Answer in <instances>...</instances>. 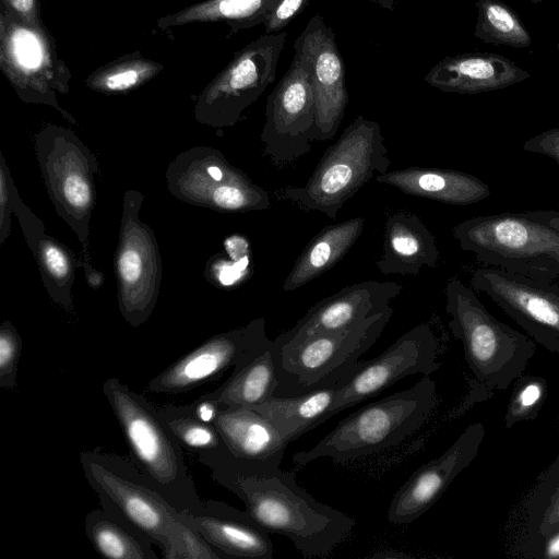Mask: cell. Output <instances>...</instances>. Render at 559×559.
Listing matches in <instances>:
<instances>
[{
    "mask_svg": "<svg viewBox=\"0 0 559 559\" xmlns=\"http://www.w3.org/2000/svg\"><path fill=\"white\" fill-rule=\"evenodd\" d=\"M80 462L102 508L126 520L164 552L179 511L158 492L134 462L100 450L83 451Z\"/></svg>",
    "mask_w": 559,
    "mask_h": 559,
    "instance_id": "9",
    "label": "cell"
},
{
    "mask_svg": "<svg viewBox=\"0 0 559 559\" xmlns=\"http://www.w3.org/2000/svg\"><path fill=\"white\" fill-rule=\"evenodd\" d=\"M34 147L52 205L76 235L83 263H88L90 222L96 202L98 162L71 129L57 124L43 127L34 136Z\"/></svg>",
    "mask_w": 559,
    "mask_h": 559,
    "instance_id": "8",
    "label": "cell"
},
{
    "mask_svg": "<svg viewBox=\"0 0 559 559\" xmlns=\"http://www.w3.org/2000/svg\"><path fill=\"white\" fill-rule=\"evenodd\" d=\"M484 436L483 424L469 425L444 453L417 468L393 496L388 521L407 525L427 512L475 459Z\"/></svg>",
    "mask_w": 559,
    "mask_h": 559,
    "instance_id": "19",
    "label": "cell"
},
{
    "mask_svg": "<svg viewBox=\"0 0 559 559\" xmlns=\"http://www.w3.org/2000/svg\"><path fill=\"white\" fill-rule=\"evenodd\" d=\"M522 214L531 219L546 224L559 231V211L556 210H536L525 211Z\"/></svg>",
    "mask_w": 559,
    "mask_h": 559,
    "instance_id": "45",
    "label": "cell"
},
{
    "mask_svg": "<svg viewBox=\"0 0 559 559\" xmlns=\"http://www.w3.org/2000/svg\"><path fill=\"white\" fill-rule=\"evenodd\" d=\"M471 285L491 298L534 342L559 354L557 284L488 266L472 274Z\"/></svg>",
    "mask_w": 559,
    "mask_h": 559,
    "instance_id": "16",
    "label": "cell"
},
{
    "mask_svg": "<svg viewBox=\"0 0 559 559\" xmlns=\"http://www.w3.org/2000/svg\"><path fill=\"white\" fill-rule=\"evenodd\" d=\"M213 480L235 493L269 533L286 536L304 557H324L344 543L356 521L317 501L292 472L276 464L240 461L226 452L197 460Z\"/></svg>",
    "mask_w": 559,
    "mask_h": 559,
    "instance_id": "1",
    "label": "cell"
},
{
    "mask_svg": "<svg viewBox=\"0 0 559 559\" xmlns=\"http://www.w3.org/2000/svg\"><path fill=\"white\" fill-rule=\"evenodd\" d=\"M452 234L462 250L490 267L559 278V231L522 213L472 217L455 225Z\"/></svg>",
    "mask_w": 559,
    "mask_h": 559,
    "instance_id": "7",
    "label": "cell"
},
{
    "mask_svg": "<svg viewBox=\"0 0 559 559\" xmlns=\"http://www.w3.org/2000/svg\"><path fill=\"white\" fill-rule=\"evenodd\" d=\"M535 550L539 551L538 557L544 559L559 558V528L540 539L535 546Z\"/></svg>",
    "mask_w": 559,
    "mask_h": 559,
    "instance_id": "44",
    "label": "cell"
},
{
    "mask_svg": "<svg viewBox=\"0 0 559 559\" xmlns=\"http://www.w3.org/2000/svg\"><path fill=\"white\" fill-rule=\"evenodd\" d=\"M336 390L337 384L299 395H274L252 408L290 442L329 419Z\"/></svg>",
    "mask_w": 559,
    "mask_h": 559,
    "instance_id": "28",
    "label": "cell"
},
{
    "mask_svg": "<svg viewBox=\"0 0 559 559\" xmlns=\"http://www.w3.org/2000/svg\"><path fill=\"white\" fill-rule=\"evenodd\" d=\"M156 411L185 451L193 454L197 460L229 452L214 424L198 419L183 405H163L156 407Z\"/></svg>",
    "mask_w": 559,
    "mask_h": 559,
    "instance_id": "33",
    "label": "cell"
},
{
    "mask_svg": "<svg viewBox=\"0 0 559 559\" xmlns=\"http://www.w3.org/2000/svg\"><path fill=\"white\" fill-rule=\"evenodd\" d=\"M103 393L134 464L177 511L198 507L203 499L189 472L186 451L162 421L156 407L115 377L103 383Z\"/></svg>",
    "mask_w": 559,
    "mask_h": 559,
    "instance_id": "2",
    "label": "cell"
},
{
    "mask_svg": "<svg viewBox=\"0 0 559 559\" xmlns=\"http://www.w3.org/2000/svg\"><path fill=\"white\" fill-rule=\"evenodd\" d=\"M365 218L357 216L321 229L305 247L283 282L285 292H293L334 266L362 233Z\"/></svg>",
    "mask_w": 559,
    "mask_h": 559,
    "instance_id": "27",
    "label": "cell"
},
{
    "mask_svg": "<svg viewBox=\"0 0 559 559\" xmlns=\"http://www.w3.org/2000/svg\"><path fill=\"white\" fill-rule=\"evenodd\" d=\"M287 33L264 34L237 51L197 98L194 118L215 129L235 126L275 81Z\"/></svg>",
    "mask_w": 559,
    "mask_h": 559,
    "instance_id": "12",
    "label": "cell"
},
{
    "mask_svg": "<svg viewBox=\"0 0 559 559\" xmlns=\"http://www.w3.org/2000/svg\"><path fill=\"white\" fill-rule=\"evenodd\" d=\"M14 182L4 156L0 154V245L9 237L11 230V216L13 214Z\"/></svg>",
    "mask_w": 559,
    "mask_h": 559,
    "instance_id": "39",
    "label": "cell"
},
{
    "mask_svg": "<svg viewBox=\"0 0 559 559\" xmlns=\"http://www.w3.org/2000/svg\"><path fill=\"white\" fill-rule=\"evenodd\" d=\"M368 1H371L376 4H378L379 7H381L382 9H385L389 11H393L395 8V0H368Z\"/></svg>",
    "mask_w": 559,
    "mask_h": 559,
    "instance_id": "47",
    "label": "cell"
},
{
    "mask_svg": "<svg viewBox=\"0 0 559 559\" xmlns=\"http://www.w3.org/2000/svg\"><path fill=\"white\" fill-rule=\"evenodd\" d=\"M1 4L23 22L44 25L39 0H1Z\"/></svg>",
    "mask_w": 559,
    "mask_h": 559,
    "instance_id": "42",
    "label": "cell"
},
{
    "mask_svg": "<svg viewBox=\"0 0 559 559\" xmlns=\"http://www.w3.org/2000/svg\"><path fill=\"white\" fill-rule=\"evenodd\" d=\"M546 394L545 381L535 376L522 378L506 414V426L536 417Z\"/></svg>",
    "mask_w": 559,
    "mask_h": 559,
    "instance_id": "37",
    "label": "cell"
},
{
    "mask_svg": "<svg viewBox=\"0 0 559 559\" xmlns=\"http://www.w3.org/2000/svg\"><path fill=\"white\" fill-rule=\"evenodd\" d=\"M311 0H277L263 23L265 34L282 32Z\"/></svg>",
    "mask_w": 559,
    "mask_h": 559,
    "instance_id": "40",
    "label": "cell"
},
{
    "mask_svg": "<svg viewBox=\"0 0 559 559\" xmlns=\"http://www.w3.org/2000/svg\"><path fill=\"white\" fill-rule=\"evenodd\" d=\"M277 0H204L157 20L158 28L195 23H226L234 35L266 21Z\"/></svg>",
    "mask_w": 559,
    "mask_h": 559,
    "instance_id": "29",
    "label": "cell"
},
{
    "mask_svg": "<svg viewBox=\"0 0 559 559\" xmlns=\"http://www.w3.org/2000/svg\"><path fill=\"white\" fill-rule=\"evenodd\" d=\"M293 47L305 63L312 84L318 140H331L341 126L348 104L345 64L335 34L321 15L316 14Z\"/></svg>",
    "mask_w": 559,
    "mask_h": 559,
    "instance_id": "18",
    "label": "cell"
},
{
    "mask_svg": "<svg viewBox=\"0 0 559 559\" xmlns=\"http://www.w3.org/2000/svg\"><path fill=\"white\" fill-rule=\"evenodd\" d=\"M22 349V337L8 320L0 325V386L13 390L17 382V365Z\"/></svg>",
    "mask_w": 559,
    "mask_h": 559,
    "instance_id": "38",
    "label": "cell"
},
{
    "mask_svg": "<svg viewBox=\"0 0 559 559\" xmlns=\"http://www.w3.org/2000/svg\"><path fill=\"white\" fill-rule=\"evenodd\" d=\"M525 519L526 533L533 546L559 528V459L527 497Z\"/></svg>",
    "mask_w": 559,
    "mask_h": 559,
    "instance_id": "35",
    "label": "cell"
},
{
    "mask_svg": "<svg viewBox=\"0 0 559 559\" xmlns=\"http://www.w3.org/2000/svg\"><path fill=\"white\" fill-rule=\"evenodd\" d=\"M402 289L395 282L365 281L347 285L314 304L292 329L280 335L296 338L350 328L391 307Z\"/></svg>",
    "mask_w": 559,
    "mask_h": 559,
    "instance_id": "21",
    "label": "cell"
},
{
    "mask_svg": "<svg viewBox=\"0 0 559 559\" xmlns=\"http://www.w3.org/2000/svg\"><path fill=\"white\" fill-rule=\"evenodd\" d=\"M260 140L263 152L278 165L292 164L318 141L316 100L309 73L295 52L290 66L267 96Z\"/></svg>",
    "mask_w": 559,
    "mask_h": 559,
    "instance_id": "15",
    "label": "cell"
},
{
    "mask_svg": "<svg viewBox=\"0 0 559 559\" xmlns=\"http://www.w3.org/2000/svg\"><path fill=\"white\" fill-rule=\"evenodd\" d=\"M522 148L547 156L559 164V127L532 136L523 143Z\"/></svg>",
    "mask_w": 559,
    "mask_h": 559,
    "instance_id": "41",
    "label": "cell"
},
{
    "mask_svg": "<svg viewBox=\"0 0 559 559\" xmlns=\"http://www.w3.org/2000/svg\"><path fill=\"white\" fill-rule=\"evenodd\" d=\"M179 513V512H178ZM166 559H222L226 558L215 549L199 532L181 521L174 522L168 535V544L163 552Z\"/></svg>",
    "mask_w": 559,
    "mask_h": 559,
    "instance_id": "36",
    "label": "cell"
},
{
    "mask_svg": "<svg viewBox=\"0 0 559 559\" xmlns=\"http://www.w3.org/2000/svg\"><path fill=\"white\" fill-rule=\"evenodd\" d=\"M445 311L479 386L490 393L503 391L523 374L535 354V342L495 318L459 277L447 282Z\"/></svg>",
    "mask_w": 559,
    "mask_h": 559,
    "instance_id": "4",
    "label": "cell"
},
{
    "mask_svg": "<svg viewBox=\"0 0 559 559\" xmlns=\"http://www.w3.org/2000/svg\"><path fill=\"white\" fill-rule=\"evenodd\" d=\"M143 193L123 194L119 239L115 257L118 306L133 328L151 317L159 295L162 260L152 228L140 219Z\"/></svg>",
    "mask_w": 559,
    "mask_h": 559,
    "instance_id": "13",
    "label": "cell"
},
{
    "mask_svg": "<svg viewBox=\"0 0 559 559\" xmlns=\"http://www.w3.org/2000/svg\"><path fill=\"white\" fill-rule=\"evenodd\" d=\"M391 160L380 124L358 116L329 146L305 185L281 190L283 200L334 219L343 205Z\"/></svg>",
    "mask_w": 559,
    "mask_h": 559,
    "instance_id": "6",
    "label": "cell"
},
{
    "mask_svg": "<svg viewBox=\"0 0 559 559\" xmlns=\"http://www.w3.org/2000/svg\"><path fill=\"white\" fill-rule=\"evenodd\" d=\"M84 272L88 284L93 288H99L103 285L104 276L100 272L93 269L90 263H83Z\"/></svg>",
    "mask_w": 559,
    "mask_h": 559,
    "instance_id": "46",
    "label": "cell"
},
{
    "mask_svg": "<svg viewBox=\"0 0 559 559\" xmlns=\"http://www.w3.org/2000/svg\"><path fill=\"white\" fill-rule=\"evenodd\" d=\"M435 236L414 213L397 212L384 225L383 252L377 261L382 274L417 275L439 261Z\"/></svg>",
    "mask_w": 559,
    "mask_h": 559,
    "instance_id": "25",
    "label": "cell"
},
{
    "mask_svg": "<svg viewBox=\"0 0 559 559\" xmlns=\"http://www.w3.org/2000/svg\"><path fill=\"white\" fill-rule=\"evenodd\" d=\"M277 376L273 341L254 359L237 371L217 389L203 394L223 407L239 406L252 408L275 395Z\"/></svg>",
    "mask_w": 559,
    "mask_h": 559,
    "instance_id": "30",
    "label": "cell"
},
{
    "mask_svg": "<svg viewBox=\"0 0 559 559\" xmlns=\"http://www.w3.org/2000/svg\"><path fill=\"white\" fill-rule=\"evenodd\" d=\"M530 1H531V2H533V3H539V2H542L543 0H530Z\"/></svg>",
    "mask_w": 559,
    "mask_h": 559,
    "instance_id": "48",
    "label": "cell"
},
{
    "mask_svg": "<svg viewBox=\"0 0 559 559\" xmlns=\"http://www.w3.org/2000/svg\"><path fill=\"white\" fill-rule=\"evenodd\" d=\"M476 8V38L513 48L531 46V34L510 7L499 0H477Z\"/></svg>",
    "mask_w": 559,
    "mask_h": 559,
    "instance_id": "34",
    "label": "cell"
},
{
    "mask_svg": "<svg viewBox=\"0 0 559 559\" xmlns=\"http://www.w3.org/2000/svg\"><path fill=\"white\" fill-rule=\"evenodd\" d=\"M13 213L20 222L50 299L67 312H72V286L79 259L74 252L46 233L44 223L24 204L17 188L12 191Z\"/></svg>",
    "mask_w": 559,
    "mask_h": 559,
    "instance_id": "22",
    "label": "cell"
},
{
    "mask_svg": "<svg viewBox=\"0 0 559 559\" xmlns=\"http://www.w3.org/2000/svg\"><path fill=\"white\" fill-rule=\"evenodd\" d=\"M437 352L438 341L427 323L411 329L379 356L359 361L354 371L337 384L329 418L376 396L405 377L417 373L430 376L440 367L436 360Z\"/></svg>",
    "mask_w": 559,
    "mask_h": 559,
    "instance_id": "17",
    "label": "cell"
},
{
    "mask_svg": "<svg viewBox=\"0 0 559 559\" xmlns=\"http://www.w3.org/2000/svg\"><path fill=\"white\" fill-rule=\"evenodd\" d=\"M163 69L162 63L133 51L98 67L84 83L91 91L104 95L128 94L153 80Z\"/></svg>",
    "mask_w": 559,
    "mask_h": 559,
    "instance_id": "32",
    "label": "cell"
},
{
    "mask_svg": "<svg viewBox=\"0 0 559 559\" xmlns=\"http://www.w3.org/2000/svg\"><path fill=\"white\" fill-rule=\"evenodd\" d=\"M271 341L265 320L257 318L243 326L210 337L152 378L145 390L165 395L190 392L218 379L229 369H241Z\"/></svg>",
    "mask_w": 559,
    "mask_h": 559,
    "instance_id": "14",
    "label": "cell"
},
{
    "mask_svg": "<svg viewBox=\"0 0 559 559\" xmlns=\"http://www.w3.org/2000/svg\"><path fill=\"white\" fill-rule=\"evenodd\" d=\"M0 68L19 98L56 109L69 122L76 120L64 110L56 92L70 91L71 71L58 56L56 40L46 25L23 22L0 7Z\"/></svg>",
    "mask_w": 559,
    "mask_h": 559,
    "instance_id": "10",
    "label": "cell"
},
{
    "mask_svg": "<svg viewBox=\"0 0 559 559\" xmlns=\"http://www.w3.org/2000/svg\"><path fill=\"white\" fill-rule=\"evenodd\" d=\"M436 401V384L424 376L413 386L386 395L338 423L314 447L295 453L294 463L307 465L329 457L337 464L393 448L417 431Z\"/></svg>",
    "mask_w": 559,
    "mask_h": 559,
    "instance_id": "3",
    "label": "cell"
},
{
    "mask_svg": "<svg viewBox=\"0 0 559 559\" xmlns=\"http://www.w3.org/2000/svg\"><path fill=\"white\" fill-rule=\"evenodd\" d=\"M168 191L179 200L221 213H247L270 209L265 189L255 185L222 152L194 146L178 154L166 170Z\"/></svg>",
    "mask_w": 559,
    "mask_h": 559,
    "instance_id": "11",
    "label": "cell"
},
{
    "mask_svg": "<svg viewBox=\"0 0 559 559\" xmlns=\"http://www.w3.org/2000/svg\"><path fill=\"white\" fill-rule=\"evenodd\" d=\"M531 74L497 53H463L440 60L424 80L447 93L477 94L506 88Z\"/></svg>",
    "mask_w": 559,
    "mask_h": 559,
    "instance_id": "23",
    "label": "cell"
},
{
    "mask_svg": "<svg viewBox=\"0 0 559 559\" xmlns=\"http://www.w3.org/2000/svg\"><path fill=\"white\" fill-rule=\"evenodd\" d=\"M85 532L103 557L111 559H156L152 542L115 512L100 508L85 518Z\"/></svg>",
    "mask_w": 559,
    "mask_h": 559,
    "instance_id": "31",
    "label": "cell"
},
{
    "mask_svg": "<svg viewBox=\"0 0 559 559\" xmlns=\"http://www.w3.org/2000/svg\"><path fill=\"white\" fill-rule=\"evenodd\" d=\"M374 179L405 194L452 205H471L491 194L489 186L481 179L454 169L415 166L389 170Z\"/></svg>",
    "mask_w": 559,
    "mask_h": 559,
    "instance_id": "26",
    "label": "cell"
},
{
    "mask_svg": "<svg viewBox=\"0 0 559 559\" xmlns=\"http://www.w3.org/2000/svg\"><path fill=\"white\" fill-rule=\"evenodd\" d=\"M558 52H559V43H558Z\"/></svg>",
    "mask_w": 559,
    "mask_h": 559,
    "instance_id": "49",
    "label": "cell"
},
{
    "mask_svg": "<svg viewBox=\"0 0 559 559\" xmlns=\"http://www.w3.org/2000/svg\"><path fill=\"white\" fill-rule=\"evenodd\" d=\"M178 518L199 532L226 558L273 559L270 533L246 510L216 500L178 513Z\"/></svg>",
    "mask_w": 559,
    "mask_h": 559,
    "instance_id": "20",
    "label": "cell"
},
{
    "mask_svg": "<svg viewBox=\"0 0 559 559\" xmlns=\"http://www.w3.org/2000/svg\"><path fill=\"white\" fill-rule=\"evenodd\" d=\"M393 314L383 312L350 328L296 338L273 340L277 396H293L338 384L379 338Z\"/></svg>",
    "mask_w": 559,
    "mask_h": 559,
    "instance_id": "5",
    "label": "cell"
},
{
    "mask_svg": "<svg viewBox=\"0 0 559 559\" xmlns=\"http://www.w3.org/2000/svg\"><path fill=\"white\" fill-rule=\"evenodd\" d=\"M198 419L213 424L223 406L214 400L201 395L190 404L183 405Z\"/></svg>",
    "mask_w": 559,
    "mask_h": 559,
    "instance_id": "43",
    "label": "cell"
},
{
    "mask_svg": "<svg viewBox=\"0 0 559 559\" xmlns=\"http://www.w3.org/2000/svg\"><path fill=\"white\" fill-rule=\"evenodd\" d=\"M213 424L231 455L248 463L280 465L289 443L253 408L223 407Z\"/></svg>",
    "mask_w": 559,
    "mask_h": 559,
    "instance_id": "24",
    "label": "cell"
}]
</instances>
